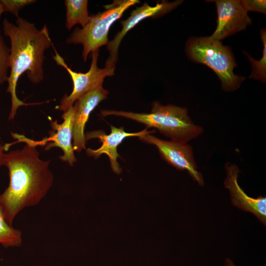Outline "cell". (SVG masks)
<instances>
[{"label":"cell","instance_id":"1","mask_svg":"<svg viewBox=\"0 0 266 266\" xmlns=\"http://www.w3.org/2000/svg\"><path fill=\"white\" fill-rule=\"evenodd\" d=\"M11 135L17 140L13 143H26L21 149L4 153L1 159V166L8 170L9 182L0 195V212L12 226L20 211L38 205L46 196L53 184L54 176L49 169L51 161L39 158L36 141L16 133Z\"/></svg>","mask_w":266,"mask_h":266},{"label":"cell","instance_id":"2","mask_svg":"<svg viewBox=\"0 0 266 266\" xmlns=\"http://www.w3.org/2000/svg\"><path fill=\"white\" fill-rule=\"evenodd\" d=\"M4 35L10 41V69L6 92L11 95V107L9 120L14 118L20 106L33 103H25L16 95L18 80L24 73L33 83H38L44 78V52L53 45L46 25L37 29L34 24L18 17L15 24L5 18L2 22Z\"/></svg>","mask_w":266,"mask_h":266},{"label":"cell","instance_id":"3","mask_svg":"<svg viewBox=\"0 0 266 266\" xmlns=\"http://www.w3.org/2000/svg\"><path fill=\"white\" fill-rule=\"evenodd\" d=\"M102 116L115 115L144 124L146 129L155 128L170 140L186 142L200 135L203 129L193 123L186 108L171 104L164 105L154 101L150 113H135L115 110H101Z\"/></svg>","mask_w":266,"mask_h":266},{"label":"cell","instance_id":"4","mask_svg":"<svg viewBox=\"0 0 266 266\" xmlns=\"http://www.w3.org/2000/svg\"><path fill=\"white\" fill-rule=\"evenodd\" d=\"M186 52L190 60L208 66L217 75L223 89L233 91L239 88L245 77L234 74L237 66L232 52L218 40L209 37L191 38Z\"/></svg>","mask_w":266,"mask_h":266},{"label":"cell","instance_id":"5","mask_svg":"<svg viewBox=\"0 0 266 266\" xmlns=\"http://www.w3.org/2000/svg\"><path fill=\"white\" fill-rule=\"evenodd\" d=\"M139 2L138 0H116L104 6L105 10L90 15L87 24L82 28L76 27L66 42L68 43L81 44L82 57L86 61L89 53L107 45L108 34L112 25L120 18L130 7Z\"/></svg>","mask_w":266,"mask_h":266},{"label":"cell","instance_id":"6","mask_svg":"<svg viewBox=\"0 0 266 266\" xmlns=\"http://www.w3.org/2000/svg\"><path fill=\"white\" fill-rule=\"evenodd\" d=\"M55 55L53 58L56 64L64 67L70 75L72 82L71 93L66 94L61 99L57 109L65 112L73 105L81 96L88 91L102 86L104 79L114 75L115 67L104 66L100 68L98 66L99 49L91 53V64L89 70L85 73L77 72L72 70L66 64L64 59L54 48Z\"/></svg>","mask_w":266,"mask_h":266},{"label":"cell","instance_id":"7","mask_svg":"<svg viewBox=\"0 0 266 266\" xmlns=\"http://www.w3.org/2000/svg\"><path fill=\"white\" fill-rule=\"evenodd\" d=\"M139 139L155 145L161 157L168 164L178 169L187 170L199 185L204 184L202 176L198 170L192 147L188 142L165 140L151 134L139 137Z\"/></svg>","mask_w":266,"mask_h":266},{"label":"cell","instance_id":"8","mask_svg":"<svg viewBox=\"0 0 266 266\" xmlns=\"http://www.w3.org/2000/svg\"><path fill=\"white\" fill-rule=\"evenodd\" d=\"M182 0L173 2L162 1L157 2L155 6H151L145 2L141 6L137 7L132 11L130 16L125 20L121 21V30L117 33L113 39L109 41L107 49L109 56L105 66H114L118 60V51L120 44L126 33L140 21L148 17H156L166 14L175 8L182 3Z\"/></svg>","mask_w":266,"mask_h":266},{"label":"cell","instance_id":"9","mask_svg":"<svg viewBox=\"0 0 266 266\" xmlns=\"http://www.w3.org/2000/svg\"><path fill=\"white\" fill-rule=\"evenodd\" d=\"M216 5L217 28L211 38L221 40L240 31L252 23L247 12L238 0H212Z\"/></svg>","mask_w":266,"mask_h":266},{"label":"cell","instance_id":"10","mask_svg":"<svg viewBox=\"0 0 266 266\" xmlns=\"http://www.w3.org/2000/svg\"><path fill=\"white\" fill-rule=\"evenodd\" d=\"M110 127L111 133L109 134H106L102 130L94 131L85 133L86 141L92 138H98L102 143L101 146L97 149H92L91 148L87 149L86 154L88 156L93 157L95 159H98L102 154H106L109 158L113 171L119 174L121 172L122 169L117 161L118 158L120 157L117 152L118 146L126 137L132 136L139 137L153 133L155 131H148L147 129L145 128L139 132L129 133L126 132L123 127L116 128L111 125Z\"/></svg>","mask_w":266,"mask_h":266},{"label":"cell","instance_id":"11","mask_svg":"<svg viewBox=\"0 0 266 266\" xmlns=\"http://www.w3.org/2000/svg\"><path fill=\"white\" fill-rule=\"evenodd\" d=\"M103 86L91 90L81 96L73 104L74 117L72 128V146L74 151L86 149L84 129L91 113L108 94Z\"/></svg>","mask_w":266,"mask_h":266},{"label":"cell","instance_id":"12","mask_svg":"<svg viewBox=\"0 0 266 266\" xmlns=\"http://www.w3.org/2000/svg\"><path fill=\"white\" fill-rule=\"evenodd\" d=\"M74 117V109L72 105L63 114L64 121L59 124L57 120H50L52 130L49 137L41 141H36L38 145H45L44 149L49 150L53 147L61 149L64 154L59 158L72 166L77 161L72 144V128Z\"/></svg>","mask_w":266,"mask_h":266},{"label":"cell","instance_id":"13","mask_svg":"<svg viewBox=\"0 0 266 266\" xmlns=\"http://www.w3.org/2000/svg\"><path fill=\"white\" fill-rule=\"evenodd\" d=\"M227 176L224 186L230 193L232 203L243 210L254 214L265 225L266 224V198L249 197L239 186L237 178L240 170L235 164L225 165Z\"/></svg>","mask_w":266,"mask_h":266},{"label":"cell","instance_id":"14","mask_svg":"<svg viewBox=\"0 0 266 266\" xmlns=\"http://www.w3.org/2000/svg\"><path fill=\"white\" fill-rule=\"evenodd\" d=\"M87 0H66V27L70 30L74 25L80 24L82 27L89 22L90 15L88 10Z\"/></svg>","mask_w":266,"mask_h":266},{"label":"cell","instance_id":"15","mask_svg":"<svg viewBox=\"0 0 266 266\" xmlns=\"http://www.w3.org/2000/svg\"><path fill=\"white\" fill-rule=\"evenodd\" d=\"M22 242V232L8 224L0 212V244L4 248L19 247Z\"/></svg>","mask_w":266,"mask_h":266},{"label":"cell","instance_id":"16","mask_svg":"<svg viewBox=\"0 0 266 266\" xmlns=\"http://www.w3.org/2000/svg\"><path fill=\"white\" fill-rule=\"evenodd\" d=\"M261 38L263 43V56L257 61L246 54L251 64L252 73L250 78L265 82L266 79V33L265 30L261 31Z\"/></svg>","mask_w":266,"mask_h":266},{"label":"cell","instance_id":"17","mask_svg":"<svg viewBox=\"0 0 266 266\" xmlns=\"http://www.w3.org/2000/svg\"><path fill=\"white\" fill-rule=\"evenodd\" d=\"M10 48L5 43L0 32V85L8 80L10 68Z\"/></svg>","mask_w":266,"mask_h":266},{"label":"cell","instance_id":"18","mask_svg":"<svg viewBox=\"0 0 266 266\" xmlns=\"http://www.w3.org/2000/svg\"><path fill=\"white\" fill-rule=\"evenodd\" d=\"M35 1L36 0H0L3 12H10L16 17H19L18 13L20 10Z\"/></svg>","mask_w":266,"mask_h":266},{"label":"cell","instance_id":"19","mask_svg":"<svg viewBox=\"0 0 266 266\" xmlns=\"http://www.w3.org/2000/svg\"><path fill=\"white\" fill-rule=\"evenodd\" d=\"M241 3L248 11H256L264 14L266 13V1L265 0H241Z\"/></svg>","mask_w":266,"mask_h":266},{"label":"cell","instance_id":"20","mask_svg":"<svg viewBox=\"0 0 266 266\" xmlns=\"http://www.w3.org/2000/svg\"><path fill=\"white\" fill-rule=\"evenodd\" d=\"M4 151V145H2L1 143H0V167L1 166V159L2 155L4 153L3 151Z\"/></svg>","mask_w":266,"mask_h":266},{"label":"cell","instance_id":"21","mask_svg":"<svg viewBox=\"0 0 266 266\" xmlns=\"http://www.w3.org/2000/svg\"><path fill=\"white\" fill-rule=\"evenodd\" d=\"M225 265L226 266H235L233 262L228 258L225 260Z\"/></svg>","mask_w":266,"mask_h":266},{"label":"cell","instance_id":"22","mask_svg":"<svg viewBox=\"0 0 266 266\" xmlns=\"http://www.w3.org/2000/svg\"><path fill=\"white\" fill-rule=\"evenodd\" d=\"M3 13V9H2V6L0 3V17L2 14V13Z\"/></svg>","mask_w":266,"mask_h":266}]
</instances>
